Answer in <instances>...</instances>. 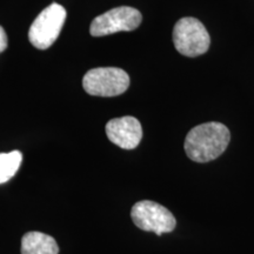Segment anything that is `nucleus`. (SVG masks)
Returning a JSON list of instances; mask_svg holds the SVG:
<instances>
[{
	"label": "nucleus",
	"mask_w": 254,
	"mask_h": 254,
	"mask_svg": "<svg viewBox=\"0 0 254 254\" xmlns=\"http://www.w3.org/2000/svg\"><path fill=\"white\" fill-rule=\"evenodd\" d=\"M230 139V131L222 124H201L186 135L185 152L187 157L195 163H208L224 153Z\"/></svg>",
	"instance_id": "nucleus-1"
},
{
	"label": "nucleus",
	"mask_w": 254,
	"mask_h": 254,
	"mask_svg": "<svg viewBox=\"0 0 254 254\" xmlns=\"http://www.w3.org/2000/svg\"><path fill=\"white\" fill-rule=\"evenodd\" d=\"M66 20V9L53 2L40 12L28 31V40L38 50H46L58 39Z\"/></svg>",
	"instance_id": "nucleus-2"
},
{
	"label": "nucleus",
	"mask_w": 254,
	"mask_h": 254,
	"mask_svg": "<svg viewBox=\"0 0 254 254\" xmlns=\"http://www.w3.org/2000/svg\"><path fill=\"white\" fill-rule=\"evenodd\" d=\"M173 43L183 56L198 57L209 49V34L198 19L186 17L180 19L173 28Z\"/></svg>",
	"instance_id": "nucleus-3"
},
{
	"label": "nucleus",
	"mask_w": 254,
	"mask_h": 254,
	"mask_svg": "<svg viewBox=\"0 0 254 254\" xmlns=\"http://www.w3.org/2000/svg\"><path fill=\"white\" fill-rule=\"evenodd\" d=\"M128 86V74L118 67L93 68L82 79L84 90L95 97H117L126 92Z\"/></svg>",
	"instance_id": "nucleus-4"
},
{
	"label": "nucleus",
	"mask_w": 254,
	"mask_h": 254,
	"mask_svg": "<svg viewBox=\"0 0 254 254\" xmlns=\"http://www.w3.org/2000/svg\"><path fill=\"white\" fill-rule=\"evenodd\" d=\"M131 217L136 227L154 232L158 236L172 232L177 225L176 218L166 207L151 200L136 202L132 207Z\"/></svg>",
	"instance_id": "nucleus-5"
},
{
	"label": "nucleus",
	"mask_w": 254,
	"mask_h": 254,
	"mask_svg": "<svg viewBox=\"0 0 254 254\" xmlns=\"http://www.w3.org/2000/svg\"><path fill=\"white\" fill-rule=\"evenodd\" d=\"M141 13L129 6H120L98 15L92 21L90 33L93 37H104L118 32L135 30L141 24Z\"/></svg>",
	"instance_id": "nucleus-6"
},
{
	"label": "nucleus",
	"mask_w": 254,
	"mask_h": 254,
	"mask_svg": "<svg viewBox=\"0 0 254 254\" xmlns=\"http://www.w3.org/2000/svg\"><path fill=\"white\" fill-rule=\"evenodd\" d=\"M106 134L114 145L124 150H133L141 141V124L134 117L129 116L112 119L106 125Z\"/></svg>",
	"instance_id": "nucleus-7"
},
{
	"label": "nucleus",
	"mask_w": 254,
	"mask_h": 254,
	"mask_svg": "<svg viewBox=\"0 0 254 254\" xmlns=\"http://www.w3.org/2000/svg\"><path fill=\"white\" fill-rule=\"evenodd\" d=\"M57 241L41 232H28L21 239V254H58Z\"/></svg>",
	"instance_id": "nucleus-8"
},
{
	"label": "nucleus",
	"mask_w": 254,
	"mask_h": 254,
	"mask_svg": "<svg viewBox=\"0 0 254 254\" xmlns=\"http://www.w3.org/2000/svg\"><path fill=\"white\" fill-rule=\"evenodd\" d=\"M23 160V154L19 151L9 153H0V184L8 182L18 172Z\"/></svg>",
	"instance_id": "nucleus-9"
},
{
	"label": "nucleus",
	"mask_w": 254,
	"mask_h": 254,
	"mask_svg": "<svg viewBox=\"0 0 254 254\" xmlns=\"http://www.w3.org/2000/svg\"><path fill=\"white\" fill-rule=\"evenodd\" d=\"M7 49V36L4 28L0 26V53Z\"/></svg>",
	"instance_id": "nucleus-10"
}]
</instances>
